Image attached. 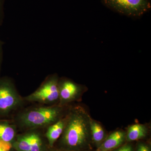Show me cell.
Returning a JSON list of instances; mask_svg holds the SVG:
<instances>
[{"instance_id": "5", "label": "cell", "mask_w": 151, "mask_h": 151, "mask_svg": "<svg viewBox=\"0 0 151 151\" xmlns=\"http://www.w3.org/2000/svg\"><path fill=\"white\" fill-rule=\"evenodd\" d=\"M44 130L34 129L19 132L12 144L16 151H48L50 147Z\"/></svg>"}, {"instance_id": "7", "label": "cell", "mask_w": 151, "mask_h": 151, "mask_svg": "<svg viewBox=\"0 0 151 151\" xmlns=\"http://www.w3.org/2000/svg\"><path fill=\"white\" fill-rule=\"evenodd\" d=\"M86 86L76 83L70 78H59L58 105L62 107H67L74 104L75 102L80 100L86 92Z\"/></svg>"}, {"instance_id": "18", "label": "cell", "mask_w": 151, "mask_h": 151, "mask_svg": "<svg viewBox=\"0 0 151 151\" xmlns=\"http://www.w3.org/2000/svg\"><path fill=\"white\" fill-rule=\"evenodd\" d=\"M48 151H68L65 150L60 148L58 147H56V146H54V147H49Z\"/></svg>"}, {"instance_id": "6", "label": "cell", "mask_w": 151, "mask_h": 151, "mask_svg": "<svg viewBox=\"0 0 151 151\" xmlns=\"http://www.w3.org/2000/svg\"><path fill=\"white\" fill-rule=\"evenodd\" d=\"M105 5L119 13L139 17L150 9L149 0H103Z\"/></svg>"}, {"instance_id": "10", "label": "cell", "mask_w": 151, "mask_h": 151, "mask_svg": "<svg viewBox=\"0 0 151 151\" xmlns=\"http://www.w3.org/2000/svg\"><path fill=\"white\" fill-rule=\"evenodd\" d=\"M19 133L12 119H0V140L12 145Z\"/></svg>"}, {"instance_id": "2", "label": "cell", "mask_w": 151, "mask_h": 151, "mask_svg": "<svg viewBox=\"0 0 151 151\" xmlns=\"http://www.w3.org/2000/svg\"><path fill=\"white\" fill-rule=\"evenodd\" d=\"M69 106L28 104L13 117L19 132L34 129L44 130L67 113Z\"/></svg>"}, {"instance_id": "1", "label": "cell", "mask_w": 151, "mask_h": 151, "mask_svg": "<svg viewBox=\"0 0 151 151\" xmlns=\"http://www.w3.org/2000/svg\"><path fill=\"white\" fill-rule=\"evenodd\" d=\"M63 133L55 145L68 151H84L92 141L91 116L81 105H70Z\"/></svg>"}, {"instance_id": "15", "label": "cell", "mask_w": 151, "mask_h": 151, "mask_svg": "<svg viewBox=\"0 0 151 151\" xmlns=\"http://www.w3.org/2000/svg\"><path fill=\"white\" fill-rule=\"evenodd\" d=\"M136 151H151L150 146L145 143H140L138 144Z\"/></svg>"}, {"instance_id": "8", "label": "cell", "mask_w": 151, "mask_h": 151, "mask_svg": "<svg viewBox=\"0 0 151 151\" xmlns=\"http://www.w3.org/2000/svg\"><path fill=\"white\" fill-rule=\"evenodd\" d=\"M66 114L44 130L45 137L50 147H54L62 134L66 124Z\"/></svg>"}, {"instance_id": "3", "label": "cell", "mask_w": 151, "mask_h": 151, "mask_svg": "<svg viewBox=\"0 0 151 151\" xmlns=\"http://www.w3.org/2000/svg\"><path fill=\"white\" fill-rule=\"evenodd\" d=\"M27 104L19 93L13 79L0 76V119H12Z\"/></svg>"}, {"instance_id": "14", "label": "cell", "mask_w": 151, "mask_h": 151, "mask_svg": "<svg viewBox=\"0 0 151 151\" xmlns=\"http://www.w3.org/2000/svg\"><path fill=\"white\" fill-rule=\"evenodd\" d=\"M111 151H134L132 145L129 144L122 145L119 147Z\"/></svg>"}, {"instance_id": "9", "label": "cell", "mask_w": 151, "mask_h": 151, "mask_svg": "<svg viewBox=\"0 0 151 151\" xmlns=\"http://www.w3.org/2000/svg\"><path fill=\"white\" fill-rule=\"evenodd\" d=\"M126 140V132L122 130L112 132L95 151H111L122 146Z\"/></svg>"}, {"instance_id": "13", "label": "cell", "mask_w": 151, "mask_h": 151, "mask_svg": "<svg viewBox=\"0 0 151 151\" xmlns=\"http://www.w3.org/2000/svg\"><path fill=\"white\" fill-rule=\"evenodd\" d=\"M12 145L0 140V151H13Z\"/></svg>"}, {"instance_id": "16", "label": "cell", "mask_w": 151, "mask_h": 151, "mask_svg": "<svg viewBox=\"0 0 151 151\" xmlns=\"http://www.w3.org/2000/svg\"><path fill=\"white\" fill-rule=\"evenodd\" d=\"M5 0H0V26L3 24L4 19V6Z\"/></svg>"}, {"instance_id": "12", "label": "cell", "mask_w": 151, "mask_h": 151, "mask_svg": "<svg viewBox=\"0 0 151 151\" xmlns=\"http://www.w3.org/2000/svg\"><path fill=\"white\" fill-rule=\"evenodd\" d=\"M90 129L92 140L95 143L97 148L107 137L106 132L99 122L92 118L90 122Z\"/></svg>"}, {"instance_id": "4", "label": "cell", "mask_w": 151, "mask_h": 151, "mask_svg": "<svg viewBox=\"0 0 151 151\" xmlns=\"http://www.w3.org/2000/svg\"><path fill=\"white\" fill-rule=\"evenodd\" d=\"M59 78L57 73L47 76L36 90L28 95L24 97L25 101L28 104L58 105L59 100Z\"/></svg>"}, {"instance_id": "11", "label": "cell", "mask_w": 151, "mask_h": 151, "mask_svg": "<svg viewBox=\"0 0 151 151\" xmlns=\"http://www.w3.org/2000/svg\"><path fill=\"white\" fill-rule=\"evenodd\" d=\"M148 128L144 124H136L129 127L126 132V139L128 142L137 141L145 137Z\"/></svg>"}, {"instance_id": "17", "label": "cell", "mask_w": 151, "mask_h": 151, "mask_svg": "<svg viewBox=\"0 0 151 151\" xmlns=\"http://www.w3.org/2000/svg\"><path fill=\"white\" fill-rule=\"evenodd\" d=\"M4 42L0 39V76H1V71L2 65L3 60V55H4Z\"/></svg>"}]
</instances>
